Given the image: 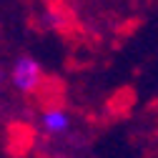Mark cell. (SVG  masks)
<instances>
[{
    "label": "cell",
    "instance_id": "cell-1",
    "mask_svg": "<svg viewBox=\"0 0 158 158\" xmlns=\"http://www.w3.org/2000/svg\"><path fill=\"white\" fill-rule=\"evenodd\" d=\"M43 81H45V73H43V65H40L38 58H33V55L15 58V63L10 68V85L18 93L33 95V93L40 90Z\"/></svg>",
    "mask_w": 158,
    "mask_h": 158
},
{
    "label": "cell",
    "instance_id": "cell-2",
    "mask_svg": "<svg viewBox=\"0 0 158 158\" xmlns=\"http://www.w3.org/2000/svg\"><path fill=\"white\" fill-rule=\"evenodd\" d=\"M38 126H40V131H43L45 135L58 138V135H65V133L73 128V115H70L65 108H60V106H50V108L40 110Z\"/></svg>",
    "mask_w": 158,
    "mask_h": 158
}]
</instances>
